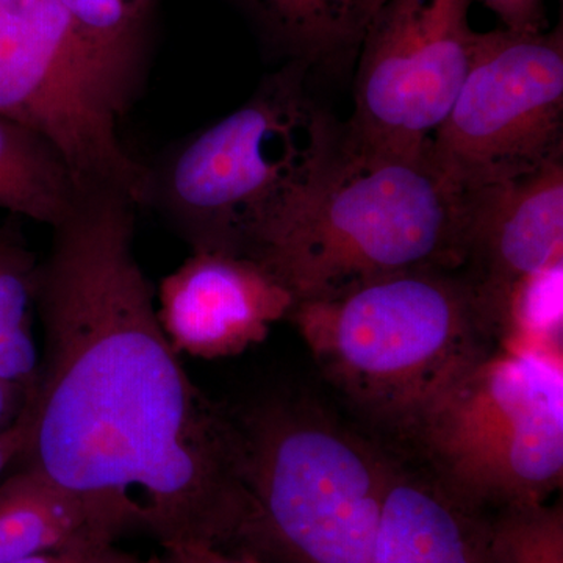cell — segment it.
Segmentation results:
<instances>
[{
  "instance_id": "obj_2",
  "label": "cell",
  "mask_w": 563,
  "mask_h": 563,
  "mask_svg": "<svg viewBox=\"0 0 563 563\" xmlns=\"http://www.w3.org/2000/svg\"><path fill=\"white\" fill-rule=\"evenodd\" d=\"M465 192L421 157H385L343 143L298 206L255 242L261 263L299 302L410 269L457 272Z\"/></svg>"
},
{
  "instance_id": "obj_24",
  "label": "cell",
  "mask_w": 563,
  "mask_h": 563,
  "mask_svg": "<svg viewBox=\"0 0 563 563\" xmlns=\"http://www.w3.org/2000/svg\"><path fill=\"white\" fill-rule=\"evenodd\" d=\"M143 563H165L163 562V559L161 555H154V558L147 559V561H144Z\"/></svg>"
},
{
  "instance_id": "obj_21",
  "label": "cell",
  "mask_w": 563,
  "mask_h": 563,
  "mask_svg": "<svg viewBox=\"0 0 563 563\" xmlns=\"http://www.w3.org/2000/svg\"><path fill=\"white\" fill-rule=\"evenodd\" d=\"M165 563H282L266 561L252 554L228 553L214 548L198 547V544H177L163 548Z\"/></svg>"
},
{
  "instance_id": "obj_1",
  "label": "cell",
  "mask_w": 563,
  "mask_h": 563,
  "mask_svg": "<svg viewBox=\"0 0 563 563\" xmlns=\"http://www.w3.org/2000/svg\"><path fill=\"white\" fill-rule=\"evenodd\" d=\"M139 209L99 188L52 228L36 269L44 361L24 468L163 548L252 554L242 424L192 383L163 331L133 246Z\"/></svg>"
},
{
  "instance_id": "obj_23",
  "label": "cell",
  "mask_w": 563,
  "mask_h": 563,
  "mask_svg": "<svg viewBox=\"0 0 563 563\" xmlns=\"http://www.w3.org/2000/svg\"><path fill=\"white\" fill-rule=\"evenodd\" d=\"M35 387L0 380V432L20 418L22 410L31 401Z\"/></svg>"
},
{
  "instance_id": "obj_13",
  "label": "cell",
  "mask_w": 563,
  "mask_h": 563,
  "mask_svg": "<svg viewBox=\"0 0 563 563\" xmlns=\"http://www.w3.org/2000/svg\"><path fill=\"white\" fill-rule=\"evenodd\" d=\"M133 528L122 515L58 490L31 468L0 485V563L110 547Z\"/></svg>"
},
{
  "instance_id": "obj_17",
  "label": "cell",
  "mask_w": 563,
  "mask_h": 563,
  "mask_svg": "<svg viewBox=\"0 0 563 563\" xmlns=\"http://www.w3.org/2000/svg\"><path fill=\"white\" fill-rule=\"evenodd\" d=\"M36 269L16 221L0 228V380L38 384L40 361L33 339Z\"/></svg>"
},
{
  "instance_id": "obj_20",
  "label": "cell",
  "mask_w": 563,
  "mask_h": 563,
  "mask_svg": "<svg viewBox=\"0 0 563 563\" xmlns=\"http://www.w3.org/2000/svg\"><path fill=\"white\" fill-rule=\"evenodd\" d=\"M136 555L118 550L114 544L87 550L51 551L10 563H143Z\"/></svg>"
},
{
  "instance_id": "obj_6",
  "label": "cell",
  "mask_w": 563,
  "mask_h": 563,
  "mask_svg": "<svg viewBox=\"0 0 563 563\" xmlns=\"http://www.w3.org/2000/svg\"><path fill=\"white\" fill-rule=\"evenodd\" d=\"M254 499V555L369 563L391 459L306 402L239 417Z\"/></svg>"
},
{
  "instance_id": "obj_22",
  "label": "cell",
  "mask_w": 563,
  "mask_h": 563,
  "mask_svg": "<svg viewBox=\"0 0 563 563\" xmlns=\"http://www.w3.org/2000/svg\"><path fill=\"white\" fill-rule=\"evenodd\" d=\"M31 401L22 410L18 420L5 431L0 432V474L5 472L11 462L22 457V454L25 453L32 429Z\"/></svg>"
},
{
  "instance_id": "obj_11",
  "label": "cell",
  "mask_w": 563,
  "mask_h": 563,
  "mask_svg": "<svg viewBox=\"0 0 563 563\" xmlns=\"http://www.w3.org/2000/svg\"><path fill=\"white\" fill-rule=\"evenodd\" d=\"M292 307L261 263L225 252H192L158 288V320L174 350L209 361L265 342Z\"/></svg>"
},
{
  "instance_id": "obj_3",
  "label": "cell",
  "mask_w": 563,
  "mask_h": 563,
  "mask_svg": "<svg viewBox=\"0 0 563 563\" xmlns=\"http://www.w3.org/2000/svg\"><path fill=\"white\" fill-rule=\"evenodd\" d=\"M288 320L336 391L406 439L433 401L495 350L462 277L446 269L376 277L296 303Z\"/></svg>"
},
{
  "instance_id": "obj_19",
  "label": "cell",
  "mask_w": 563,
  "mask_h": 563,
  "mask_svg": "<svg viewBox=\"0 0 563 563\" xmlns=\"http://www.w3.org/2000/svg\"><path fill=\"white\" fill-rule=\"evenodd\" d=\"M503 22L507 31L533 33L544 31V0H481Z\"/></svg>"
},
{
  "instance_id": "obj_7",
  "label": "cell",
  "mask_w": 563,
  "mask_h": 563,
  "mask_svg": "<svg viewBox=\"0 0 563 563\" xmlns=\"http://www.w3.org/2000/svg\"><path fill=\"white\" fill-rule=\"evenodd\" d=\"M0 117L47 141L81 192L110 188L150 206L151 169L122 144L120 117L58 0H0Z\"/></svg>"
},
{
  "instance_id": "obj_18",
  "label": "cell",
  "mask_w": 563,
  "mask_h": 563,
  "mask_svg": "<svg viewBox=\"0 0 563 563\" xmlns=\"http://www.w3.org/2000/svg\"><path fill=\"white\" fill-rule=\"evenodd\" d=\"M488 563H563L562 504L506 507L488 518Z\"/></svg>"
},
{
  "instance_id": "obj_5",
  "label": "cell",
  "mask_w": 563,
  "mask_h": 563,
  "mask_svg": "<svg viewBox=\"0 0 563 563\" xmlns=\"http://www.w3.org/2000/svg\"><path fill=\"white\" fill-rule=\"evenodd\" d=\"M407 439L428 472L474 510L548 503L563 481L561 350H492L433 401Z\"/></svg>"
},
{
  "instance_id": "obj_14",
  "label": "cell",
  "mask_w": 563,
  "mask_h": 563,
  "mask_svg": "<svg viewBox=\"0 0 563 563\" xmlns=\"http://www.w3.org/2000/svg\"><path fill=\"white\" fill-rule=\"evenodd\" d=\"M90 52L99 87L118 117L144 74L143 27L152 0H58Z\"/></svg>"
},
{
  "instance_id": "obj_12",
  "label": "cell",
  "mask_w": 563,
  "mask_h": 563,
  "mask_svg": "<svg viewBox=\"0 0 563 563\" xmlns=\"http://www.w3.org/2000/svg\"><path fill=\"white\" fill-rule=\"evenodd\" d=\"M488 518L391 459L369 563H488Z\"/></svg>"
},
{
  "instance_id": "obj_9",
  "label": "cell",
  "mask_w": 563,
  "mask_h": 563,
  "mask_svg": "<svg viewBox=\"0 0 563 563\" xmlns=\"http://www.w3.org/2000/svg\"><path fill=\"white\" fill-rule=\"evenodd\" d=\"M472 2L387 0L377 11L357 52L347 147L385 157L428 152L472 65Z\"/></svg>"
},
{
  "instance_id": "obj_8",
  "label": "cell",
  "mask_w": 563,
  "mask_h": 563,
  "mask_svg": "<svg viewBox=\"0 0 563 563\" xmlns=\"http://www.w3.org/2000/svg\"><path fill=\"white\" fill-rule=\"evenodd\" d=\"M444 179L470 192L563 158V35L477 32L472 65L429 143Z\"/></svg>"
},
{
  "instance_id": "obj_10",
  "label": "cell",
  "mask_w": 563,
  "mask_h": 563,
  "mask_svg": "<svg viewBox=\"0 0 563 563\" xmlns=\"http://www.w3.org/2000/svg\"><path fill=\"white\" fill-rule=\"evenodd\" d=\"M562 243L563 158L521 179L465 192L457 274L495 342L509 336L526 288L561 268Z\"/></svg>"
},
{
  "instance_id": "obj_4",
  "label": "cell",
  "mask_w": 563,
  "mask_h": 563,
  "mask_svg": "<svg viewBox=\"0 0 563 563\" xmlns=\"http://www.w3.org/2000/svg\"><path fill=\"white\" fill-rule=\"evenodd\" d=\"M290 62L240 109L188 140L158 173V203L192 252L244 255L309 195L342 147L343 128Z\"/></svg>"
},
{
  "instance_id": "obj_16",
  "label": "cell",
  "mask_w": 563,
  "mask_h": 563,
  "mask_svg": "<svg viewBox=\"0 0 563 563\" xmlns=\"http://www.w3.org/2000/svg\"><path fill=\"white\" fill-rule=\"evenodd\" d=\"M80 192L47 141L0 117V209L54 228L73 211Z\"/></svg>"
},
{
  "instance_id": "obj_15",
  "label": "cell",
  "mask_w": 563,
  "mask_h": 563,
  "mask_svg": "<svg viewBox=\"0 0 563 563\" xmlns=\"http://www.w3.org/2000/svg\"><path fill=\"white\" fill-rule=\"evenodd\" d=\"M274 40L307 66L357 55L387 0H247Z\"/></svg>"
}]
</instances>
